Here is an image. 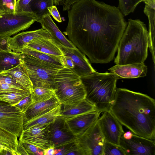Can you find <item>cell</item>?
<instances>
[{"mask_svg":"<svg viewBox=\"0 0 155 155\" xmlns=\"http://www.w3.org/2000/svg\"><path fill=\"white\" fill-rule=\"evenodd\" d=\"M37 19L31 12L0 14V38H8L27 29Z\"/></svg>","mask_w":155,"mask_h":155,"instance_id":"cell-8","label":"cell"},{"mask_svg":"<svg viewBox=\"0 0 155 155\" xmlns=\"http://www.w3.org/2000/svg\"><path fill=\"white\" fill-rule=\"evenodd\" d=\"M39 38L52 39L50 34L42 27L35 30L22 32L13 37L8 38V46L10 50L17 53H20L27 44Z\"/></svg>","mask_w":155,"mask_h":155,"instance_id":"cell-14","label":"cell"},{"mask_svg":"<svg viewBox=\"0 0 155 155\" xmlns=\"http://www.w3.org/2000/svg\"><path fill=\"white\" fill-rule=\"evenodd\" d=\"M77 138L85 155H103L105 139L98 119Z\"/></svg>","mask_w":155,"mask_h":155,"instance_id":"cell-9","label":"cell"},{"mask_svg":"<svg viewBox=\"0 0 155 155\" xmlns=\"http://www.w3.org/2000/svg\"><path fill=\"white\" fill-rule=\"evenodd\" d=\"M60 108L61 104L48 112L24 121L23 130L51 124L60 115Z\"/></svg>","mask_w":155,"mask_h":155,"instance_id":"cell-23","label":"cell"},{"mask_svg":"<svg viewBox=\"0 0 155 155\" xmlns=\"http://www.w3.org/2000/svg\"><path fill=\"white\" fill-rule=\"evenodd\" d=\"M27 90L20 85L8 84H0V94L18 92Z\"/></svg>","mask_w":155,"mask_h":155,"instance_id":"cell-34","label":"cell"},{"mask_svg":"<svg viewBox=\"0 0 155 155\" xmlns=\"http://www.w3.org/2000/svg\"><path fill=\"white\" fill-rule=\"evenodd\" d=\"M63 33L92 63L112 61L127 25L120 10L96 0H81L68 10Z\"/></svg>","mask_w":155,"mask_h":155,"instance_id":"cell-1","label":"cell"},{"mask_svg":"<svg viewBox=\"0 0 155 155\" xmlns=\"http://www.w3.org/2000/svg\"><path fill=\"white\" fill-rule=\"evenodd\" d=\"M42 28L51 35L52 39L63 45L71 48L75 47L73 44L68 39L61 31L52 19L50 13L44 15L40 21Z\"/></svg>","mask_w":155,"mask_h":155,"instance_id":"cell-21","label":"cell"},{"mask_svg":"<svg viewBox=\"0 0 155 155\" xmlns=\"http://www.w3.org/2000/svg\"><path fill=\"white\" fill-rule=\"evenodd\" d=\"M144 12L149 20L148 48L151 54L152 59L155 63V0H145Z\"/></svg>","mask_w":155,"mask_h":155,"instance_id":"cell-20","label":"cell"},{"mask_svg":"<svg viewBox=\"0 0 155 155\" xmlns=\"http://www.w3.org/2000/svg\"><path fill=\"white\" fill-rule=\"evenodd\" d=\"M101 113L96 110L65 120L69 128L76 136L84 133L99 118Z\"/></svg>","mask_w":155,"mask_h":155,"instance_id":"cell-15","label":"cell"},{"mask_svg":"<svg viewBox=\"0 0 155 155\" xmlns=\"http://www.w3.org/2000/svg\"><path fill=\"white\" fill-rule=\"evenodd\" d=\"M55 149L54 146L51 147L44 150V155H55Z\"/></svg>","mask_w":155,"mask_h":155,"instance_id":"cell-44","label":"cell"},{"mask_svg":"<svg viewBox=\"0 0 155 155\" xmlns=\"http://www.w3.org/2000/svg\"><path fill=\"white\" fill-rule=\"evenodd\" d=\"M149 33L145 24L139 19H129L119 41L116 64L144 63L148 55Z\"/></svg>","mask_w":155,"mask_h":155,"instance_id":"cell-3","label":"cell"},{"mask_svg":"<svg viewBox=\"0 0 155 155\" xmlns=\"http://www.w3.org/2000/svg\"><path fill=\"white\" fill-rule=\"evenodd\" d=\"M120 145L124 149L126 155H155L154 140L133 134L129 140L122 136Z\"/></svg>","mask_w":155,"mask_h":155,"instance_id":"cell-12","label":"cell"},{"mask_svg":"<svg viewBox=\"0 0 155 155\" xmlns=\"http://www.w3.org/2000/svg\"><path fill=\"white\" fill-rule=\"evenodd\" d=\"M108 70L118 79L143 77L146 76L147 72V67L144 63L126 65L116 64Z\"/></svg>","mask_w":155,"mask_h":155,"instance_id":"cell-17","label":"cell"},{"mask_svg":"<svg viewBox=\"0 0 155 155\" xmlns=\"http://www.w3.org/2000/svg\"><path fill=\"white\" fill-rule=\"evenodd\" d=\"M51 39L45 38H37L31 41L24 47L49 54L62 57L63 55L61 51L52 42Z\"/></svg>","mask_w":155,"mask_h":155,"instance_id":"cell-22","label":"cell"},{"mask_svg":"<svg viewBox=\"0 0 155 155\" xmlns=\"http://www.w3.org/2000/svg\"><path fill=\"white\" fill-rule=\"evenodd\" d=\"M4 150L3 148L0 147V155Z\"/></svg>","mask_w":155,"mask_h":155,"instance_id":"cell-46","label":"cell"},{"mask_svg":"<svg viewBox=\"0 0 155 155\" xmlns=\"http://www.w3.org/2000/svg\"><path fill=\"white\" fill-rule=\"evenodd\" d=\"M133 134L132 132L130 130L124 132L122 136L125 139L129 140L132 137Z\"/></svg>","mask_w":155,"mask_h":155,"instance_id":"cell-45","label":"cell"},{"mask_svg":"<svg viewBox=\"0 0 155 155\" xmlns=\"http://www.w3.org/2000/svg\"><path fill=\"white\" fill-rule=\"evenodd\" d=\"M55 81V95L61 104H72L86 98L81 77L70 69L64 67L59 70Z\"/></svg>","mask_w":155,"mask_h":155,"instance_id":"cell-5","label":"cell"},{"mask_svg":"<svg viewBox=\"0 0 155 155\" xmlns=\"http://www.w3.org/2000/svg\"><path fill=\"white\" fill-rule=\"evenodd\" d=\"M21 62V53L10 49H0V73L15 67Z\"/></svg>","mask_w":155,"mask_h":155,"instance_id":"cell-24","label":"cell"},{"mask_svg":"<svg viewBox=\"0 0 155 155\" xmlns=\"http://www.w3.org/2000/svg\"><path fill=\"white\" fill-rule=\"evenodd\" d=\"M21 64L25 69L33 88L41 87L54 90L55 79L58 71L63 67L21 53Z\"/></svg>","mask_w":155,"mask_h":155,"instance_id":"cell-6","label":"cell"},{"mask_svg":"<svg viewBox=\"0 0 155 155\" xmlns=\"http://www.w3.org/2000/svg\"><path fill=\"white\" fill-rule=\"evenodd\" d=\"M20 111L14 106L0 100V112Z\"/></svg>","mask_w":155,"mask_h":155,"instance_id":"cell-40","label":"cell"},{"mask_svg":"<svg viewBox=\"0 0 155 155\" xmlns=\"http://www.w3.org/2000/svg\"><path fill=\"white\" fill-rule=\"evenodd\" d=\"M8 38H0V49H9L8 44Z\"/></svg>","mask_w":155,"mask_h":155,"instance_id":"cell-43","label":"cell"},{"mask_svg":"<svg viewBox=\"0 0 155 155\" xmlns=\"http://www.w3.org/2000/svg\"><path fill=\"white\" fill-rule=\"evenodd\" d=\"M31 94L32 104L48 100L55 96L54 89L41 87H33Z\"/></svg>","mask_w":155,"mask_h":155,"instance_id":"cell-29","label":"cell"},{"mask_svg":"<svg viewBox=\"0 0 155 155\" xmlns=\"http://www.w3.org/2000/svg\"><path fill=\"white\" fill-rule=\"evenodd\" d=\"M31 0H18L16 1L15 12H31L29 5Z\"/></svg>","mask_w":155,"mask_h":155,"instance_id":"cell-36","label":"cell"},{"mask_svg":"<svg viewBox=\"0 0 155 155\" xmlns=\"http://www.w3.org/2000/svg\"><path fill=\"white\" fill-rule=\"evenodd\" d=\"M31 93V91L26 90L18 92L0 94V100L6 102L11 105L13 106L22 99L29 95Z\"/></svg>","mask_w":155,"mask_h":155,"instance_id":"cell-30","label":"cell"},{"mask_svg":"<svg viewBox=\"0 0 155 155\" xmlns=\"http://www.w3.org/2000/svg\"><path fill=\"white\" fill-rule=\"evenodd\" d=\"M51 40L59 48L63 54L62 61L64 67L70 69L80 77L96 71L85 55L76 47L69 48L52 39Z\"/></svg>","mask_w":155,"mask_h":155,"instance_id":"cell-7","label":"cell"},{"mask_svg":"<svg viewBox=\"0 0 155 155\" xmlns=\"http://www.w3.org/2000/svg\"><path fill=\"white\" fill-rule=\"evenodd\" d=\"M50 140L55 148L77 140L68 127L65 119L60 115L50 124L48 128Z\"/></svg>","mask_w":155,"mask_h":155,"instance_id":"cell-10","label":"cell"},{"mask_svg":"<svg viewBox=\"0 0 155 155\" xmlns=\"http://www.w3.org/2000/svg\"><path fill=\"white\" fill-rule=\"evenodd\" d=\"M20 53L29 54L44 61L64 67L63 64V56L60 57L49 54L25 46Z\"/></svg>","mask_w":155,"mask_h":155,"instance_id":"cell-27","label":"cell"},{"mask_svg":"<svg viewBox=\"0 0 155 155\" xmlns=\"http://www.w3.org/2000/svg\"><path fill=\"white\" fill-rule=\"evenodd\" d=\"M96 110L95 106L85 98L74 103L61 104L60 115L66 120Z\"/></svg>","mask_w":155,"mask_h":155,"instance_id":"cell-18","label":"cell"},{"mask_svg":"<svg viewBox=\"0 0 155 155\" xmlns=\"http://www.w3.org/2000/svg\"><path fill=\"white\" fill-rule=\"evenodd\" d=\"M103 112L98 120L105 140L112 143L120 145L121 137L124 133L122 124L110 110Z\"/></svg>","mask_w":155,"mask_h":155,"instance_id":"cell-11","label":"cell"},{"mask_svg":"<svg viewBox=\"0 0 155 155\" xmlns=\"http://www.w3.org/2000/svg\"><path fill=\"white\" fill-rule=\"evenodd\" d=\"M10 75L17 83L26 89L31 91L32 84L24 68L21 64L10 69L3 71Z\"/></svg>","mask_w":155,"mask_h":155,"instance_id":"cell-25","label":"cell"},{"mask_svg":"<svg viewBox=\"0 0 155 155\" xmlns=\"http://www.w3.org/2000/svg\"><path fill=\"white\" fill-rule=\"evenodd\" d=\"M24 113L20 111L0 112V127L18 137L23 130Z\"/></svg>","mask_w":155,"mask_h":155,"instance_id":"cell-16","label":"cell"},{"mask_svg":"<svg viewBox=\"0 0 155 155\" xmlns=\"http://www.w3.org/2000/svg\"><path fill=\"white\" fill-rule=\"evenodd\" d=\"M16 0H0V14L15 13Z\"/></svg>","mask_w":155,"mask_h":155,"instance_id":"cell-33","label":"cell"},{"mask_svg":"<svg viewBox=\"0 0 155 155\" xmlns=\"http://www.w3.org/2000/svg\"><path fill=\"white\" fill-rule=\"evenodd\" d=\"M50 124L23 130L19 141L34 145L43 150L54 146L50 140L48 133Z\"/></svg>","mask_w":155,"mask_h":155,"instance_id":"cell-13","label":"cell"},{"mask_svg":"<svg viewBox=\"0 0 155 155\" xmlns=\"http://www.w3.org/2000/svg\"><path fill=\"white\" fill-rule=\"evenodd\" d=\"M17 151L19 155H28L22 143L20 141L18 142Z\"/></svg>","mask_w":155,"mask_h":155,"instance_id":"cell-42","label":"cell"},{"mask_svg":"<svg viewBox=\"0 0 155 155\" xmlns=\"http://www.w3.org/2000/svg\"><path fill=\"white\" fill-rule=\"evenodd\" d=\"M110 110L119 122L134 134L154 140V99L140 92L117 88Z\"/></svg>","mask_w":155,"mask_h":155,"instance_id":"cell-2","label":"cell"},{"mask_svg":"<svg viewBox=\"0 0 155 155\" xmlns=\"http://www.w3.org/2000/svg\"><path fill=\"white\" fill-rule=\"evenodd\" d=\"M55 149V155H85L77 140Z\"/></svg>","mask_w":155,"mask_h":155,"instance_id":"cell-28","label":"cell"},{"mask_svg":"<svg viewBox=\"0 0 155 155\" xmlns=\"http://www.w3.org/2000/svg\"><path fill=\"white\" fill-rule=\"evenodd\" d=\"M81 0H53L55 5H62L63 11H68L74 4Z\"/></svg>","mask_w":155,"mask_h":155,"instance_id":"cell-39","label":"cell"},{"mask_svg":"<svg viewBox=\"0 0 155 155\" xmlns=\"http://www.w3.org/2000/svg\"><path fill=\"white\" fill-rule=\"evenodd\" d=\"M145 0H118V8L124 16L133 12L137 6Z\"/></svg>","mask_w":155,"mask_h":155,"instance_id":"cell-31","label":"cell"},{"mask_svg":"<svg viewBox=\"0 0 155 155\" xmlns=\"http://www.w3.org/2000/svg\"><path fill=\"white\" fill-rule=\"evenodd\" d=\"M86 93V98L101 113L110 110L113 104L118 79L110 72L96 71L81 77Z\"/></svg>","mask_w":155,"mask_h":155,"instance_id":"cell-4","label":"cell"},{"mask_svg":"<svg viewBox=\"0 0 155 155\" xmlns=\"http://www.w3.org/2000/svg\"><path fill=\"white\" fill-rule=\"evenodd\" d=\"M60 104L55 95L48 100L33 103L24 113V121L48 112Z\"/></svg>","mask_w":155,"mask_h":155,"instance_id":"cell-19","label":"cell"},{"mask_svg":"<svg viewBox=\"0 0 155 155\" xmlns=\"http://www.w3.org/2000/svg\"><path fill=\"white\" fill-rule=\"evenodd\" d=\"M22 143L28 155H44L43 150L32 144L23 143Z\"/></svg>","mask_w":155,"mask_h":155,"instance_id":"cell-37","label":"cell"},{"mask_svg":"<svg viewBox=\"0 0 155 155\" xmlns=\"http://www.w3.org/2000/svg\"><path fill=\"white\" fill-rule=\"evenodd\" d=\"M3 84L20 85L10 75L2 72L0 73V84Z\"/></svg>","mask_w":155,"mask_h":155,"instance_id":"cell-38","label":"cell"},{"mask_svg":"<svg viewBox=\"0 0 155 155\" xmlns=\"http://www.w3.org/2000/svg\"><path fill=\"white\" fill-rule=\"evenodd\" d=\"M54 5L53 0H31L29 4L31 12L36 17L39 22L44 15L49 13L48 8Z\"/></svg>","mask_w":155,"mask_h":155,"instance_id":"cell-26","label":"cell"},{"mask_svg":"<svg viewBox=\"0 0 155 155\" xmlns=\"http://www.w3.org/2000/svg\"><path fill=\"white\" fill-rule=\"evenodd\" d=\"M48 9L50 15L55 20L58 22H61L62 20L60 14L55 6L54 5L48 8Z\"/></svg>","mask_w":155,"mask_h":155,"instance_id":"cell-41","label":"cell"},{"mask_svg":"<svg viewBox=\"0 0 155 155\" xmlns=\"http://www.w3.org/2000/svg\"><path fill=\"white\" fill-rule=\"evenodd\" d=\"M32 104V97L31 94L13 106L16 107L20 111L24 113Z\"/></svg>","mask_w":155,"mask_h":155,"instance_id":"cell-35","label":"cell"},{"mask_svg":"<svg viewBox=\"0 0 155 155\" xmlns=\"http://www.w3.org/2000/svg\"><path fill=\"white\" fill-rule=\"evenodd\" d=\"M103 155H126L123 148L120 145H116L105 140Z\"/></svg>","mask_w":155,"mask_h":155,"instance_id":"cell-32","label":"cell"}]
</instances>
